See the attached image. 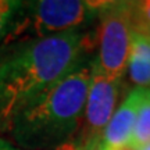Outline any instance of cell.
Masks as SVG:
<instances>
[{
    "label": "cell",
    "mask_w": 150,
    "mask_h": 150,
    "mask_svg": "<svg viewBox=\"0 0 150 150\" xmlns=\"http://www.w3.org/2000/svg\"><path fill=\"white\" fill-rule=\"evenodd\" d=\"M86 29L0 46V134L33 99L86 60L92 47Z\"/></svg>",
    "instance_id": "6da1fadb"
},
{
    "label": "cell",
    "mask_w": 150,
    "mask_h": 150,
    "mask_svg": "<svg viewBox=\"0 0 150 150\" xmlns=\"http://www.w3.org/2000/svg\"><path fill=\"white\" fill-rule=\"evenodd\" d=\"M92 74V61H82L54 86L33 99L13 118V143L22 150H52L74 140L81 129Z\"/></svg>",
    "instance_id": "7a4b0ae2"
},
{
    "label": "cell",
    "mask_w": 150,
    "mask_h": 150,
    "mask_svg": "<svg viewBox=\"0 0 150 150\" xmlns=\"http://www.w3.org/2000/svg\"><path fill=\"white\" fill-rule=\"evenodd\" d=\"M102 6L103 1L83 0L22 1V7L3 45L85 29L99 17Z\"/></svg>",
    "instance_id": "3957f363"
},
{
    "label": "cell",
    "mask_w": 150,
    "mask_h": 150,
    "mask_svg": "<svg viewBox=\"0 0 150 150\" xmlns=\"http://www.w3.org/2000/svg\"><path fill=\"white\" fill-rule=\"evenodd\" d=\"M97 20L99 52L93 60L106 75L122 79L134 31L131 1H103Z\"/></svg>",
    "instance_id": "277c9868"
},
{
    "label": "cell",
    "mask_w": 150,
    "mask_h": 150,
    "mask_svg": "<svg viewBox=\"0 0 150 150\" xmlns=\"http://www.w3.org/2000/svg\"><path fill=\"white\" fill-rule=\"evenodd\" d=\"M121 81L103 72L95 60H92V74L85 111L81 125L79 139L83 150H99L103 132L110 122L121 93Z\"/></svg>",
    "instance_id": "5b68a950"
},
{
    "label": "cell",
    "mask_w": 150,
    "mask_h": 150,
    "mask_svg": "<svg viewBox=\"0 0 150 150\" xmlns=\"http://www.w3.org/2000/svg\"><path fill=\"white\" fill-rule=\"evenodd\" d=\"M147 89L149 88L135 86L128 92L104 129L99 150H118L129 143L135 121Z\"/></svg>",
    "instance_id": "8992f818"
},
{
    "label": "cell",
    "mask_w": 150,
    "mask_h": 150,
    "mask_svg": "<svg viewBox=\"0 0 150 150\" xmlns=\"http://www.w3.org/2000/svg\"><path fill=\"white\" fill-rule=\"evenodd\" d=\"M127 71L135 86L150 89V35L132 31Z\"/></svg>",
    "instance_id": "52a82bcc"
},
{
    "label": "cell",
    "mask_w": 150,
    "mask_h": 150,
    "mask_svg": "<svg viewBox=\"0 0 150 150\" xmlns=\"http://www.w3.org/2000/svg\"><path fill=\"white\" fill-rule=\"evenodd\" d=\"M128 146L135 150H146L150 146V89L139 108Z\"/></svg>",
    "instance_id": "ba28073f"
},
{
    "label": "cell",
    "mask_w": 150,
    "mask_h": 150,
    "mask_svg": "<svg viewBox=\"0 0 150 150\" xmlns=\"http://www.w3.org/2000/svg\"><path fill=\"white\" fill-rule=\"evenodd\" d=\"M21 7V0H0V46L8 36Z\"/></svg>",
    "instance_id": "9c48e42d"
},
{
    "label": "cell",
    "mask_w": 150,
    "mask_h": 150,
    "mask_svg": "<svg viewBox=\"0 0 150 150\" xmlns=\"http://www.w3.org/2000/svg\"><path fill=\"white\" fill-rule=\"evenodd\" d=\"M131 16L134 31L150 35V0L131 1Z\"/></svg>",
    "instance_id": "30bf717a"
},
{
    "label": "cell",
    "mask_w": 150,
    "mask_h": 150,
    "mask_svg": "<svg viewBox=\"0 0 150 150\" xmlns=\"http://www.w3.org/2000/svg\"><path fill=\"white\" fill-rule=\"evenodd\" d=\"M52 150H83L81 147V145L76 142V140H70V142H67V143H63V145L57 146V147H54Z\"/></svg>",
    "instance_id": "8fae6325"
},
{
    "label": "cell",
    "mask_w": 150,
    "mask_h": 150,
    "mask_svg": "<svg viewBox=\"0 0 150 150\" xmlns=\"http://www.w3.org/2000/svg\"><path fill=\"white\" fill-rule=\"evenodd\" d=\"M0 150H22V149L16 146L10 140H6L3 138H0Z\"/></svg>",
    "instance_id": "7c38bea8"
}]
</instances>
